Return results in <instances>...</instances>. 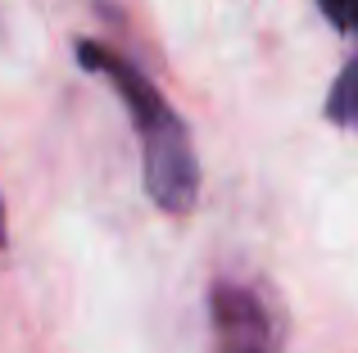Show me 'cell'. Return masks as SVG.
<instances>
[{"label": "cell", "mask_w": 358, "mask_h": 353, "mask_svg": "<svg viewBox=\"0 0 358 353\" xmlns=\"http://www.w3.org/2000/svg\"><path fill=\"white\" fill-rule=\"evenodd\" d=\"M78 59L82 68L109 77V87L118 91V100L127 105L131 127L141 136V150H145V190L150 200L164 213H191L200 200V159H195V145L186 123L177 118V109L168 105L155 91V82L141 68H131L122 54L105 50L96 41H78Z\"/></svg>", "instance_id": "6da1fadb"}, {"label": "cell", "mask_w": 358, "mask_h": 353, "mask_svg": "<svg viewBox=\"0 0 358 353\" xmlns=\"http://www.w3.org/2000/svg\"><path fill=\"white\" fill-rule=\"evenodd\" d=\"M327 118H331L336 127L358 132V59H350L341 68V77H336L331 96H327Z\"/></svg>", "instance_id": "3957f363"}, {"label": "cell", "mask_w": 358, "mask_h": 353, "mask_svg": "<svg viewBox=\"0 0 358 353\" xmlns=\"http://www.w3.org/2000/svg\"><path fill=\"white\" fill-rule=\"evenodd\" d=\"M336 32H358V0H317Z\"/></svg>", "instance_id": "277c9868"}, {"label": "cell", "mask_w": 358, "mask_h": 353, "mask_svg": "<svg viewBox=\"0 0 358 353\" xmlns=\"http://www.w3.org/2000/svg\"><path fill=\"white\" fill-rule=\"evenodd\" d=\"M209 308H213V336H218L222 353H272L277 349L272 317L254 290H245V285H218Z\"/></svg>", "instance_id": "7a4b0ae2"}, {"label": "cell", "mask_w": 358, "mask_h": 353, "mask_svg": "<svg viewBox=\"0 0 358 353\" xmlns=\"http://www.w3.org/2000/svg\"><path fill=\"white\" fill-rule=\"evenodd\" d=\"M0 245H5V204H0Z\"/></svg>", "instance_id": "5b68a950"}]
</instances>
